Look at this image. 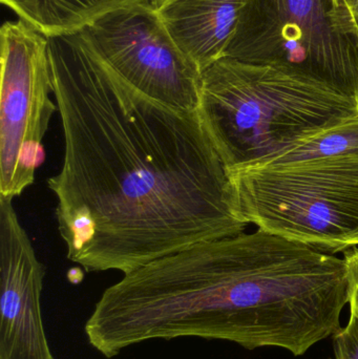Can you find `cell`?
<instances>
[{"instance_id": "cell-5", "label": "cell", "mask_w": 358, "mask_h": 359, "mask_svg": "<svg viewBox=\"0 0 358 359\" xmlns=\"http://www.w3.org/2000/svg\"><path fill=\"white\" fill-rule=\"evenodd\" d=\"M48 37L21 19L0 29V196L16 198L35 181L53 102Z\"/></svg>"}, {"instance_id": "cell-13", "label": "cell", "mask_w": 358, "mask_h": 359, "mask_svg": "<svg viewBox=\"0 0 358 359\" xmlns=\"http://www.w3.org/2000/svg\"><path fill=\"white\" fill-rule=\"evenodd\" d=\"M351 0H328L330 18H333L338 12L343 10Z\"/></svg>"}, {"instance_id": "cell-6", "label": "cell", "mask_w": 358, "mask_h": 359, "mask_svg": "<svg viewBox=\"0 0 358 359\" xmlns=\"http://www.w3.org/2000/svg\"><path fill=\"white\" fill-rule=\"evenodd\" d=\"M116 75L172 109H199L202 73L168 33L153 1L122 6L79 31Z\"/></svg>"}, {"instance_id": "cell-1", "label": "cell", "mask_w": 358, "mask_h": 359, "mask_svg": "<svg viewBox=\"0 0 358 359\" xmlns=\"http://www.w3.org/2000/svg\"><path fill=\"white\" fill-rule=\"evenodd\" d=\"M48 41L63 159L48 186L69 261L86 272L128 274L247 231L198 111L137 92L80 32Z\"/></svg>"}, {"instance_id": "cell-3", "label": "cell", "mask_w": 358, "mask_h": 359, "mask_svg": "<svg viewBox=\"0 0 358 359\" xmlns=\"http://www.w3.org/2000/svg\"><path fill=\"white\" fill-rule=\"evenodd\" d=\"M250 226L331 255L358 247V155L228 172Z\"/></svg>"}, {"instance_id": "cell-8", "label": "cell", "mask_w": 358, "mask_h": 359, "mask_svg": "<svg viewBox=\"0 0 358 359\" xmlns=\"http://www.w3.org/2000/svg\"><path fill=\"white\" fill-rule=\"evenodd\" d=\"M248 0H153L164 27L203 73L224 58Z\"/></svg>"}, {"instance_id": "cell-10", "label": "cell", "mask_w": 358, "mask_h": 359, "mask_svg": "<svg viewBox=\"0 0 358 359\" xmlns=\"http://www.w3.org/2000/svg\"><path fill=\"white\" fill-rule=\"evenodd\" d=\"M350 155H358V114L294 145L265 164L289 163Z\"/></svg>"}, {"instance_id": "cell-12", "label": "cell", "mask_w": 358, "mask_h": 359, "mask_svg": "<svg viewBox=\"0 0 358 359\" xmlns=\"http://www.w3.org/2000/svg\"><path fill=\"white\" fill-rule=\"evenodd\" d=\"M347 264L350 312L358 318V247L343 253Z\"/></svg>"}, {"instance_id": "cell-11", "label": "cell", "mask_w": 358, "mask_h": 359, "mask_svg": "<svg viewBox=\"0 0 358 359\" xmlns=\"http://www.w3.org/2000/svg\"><path fill=\"white\" fill-rule=\"evenodd\" d=\"M333 337V359H358V318L357 316L351 314L347 326L340 329Z\"/></svg>"}, {"instance_id": "cell-7", "label": "cell", "mask_w": 358, "mask_h": 359, "mask_svg": "<svg viewBox=\"0 0 358 359\" xmlns=\"http://www.w3.org/2000/svg\"><path fill=\"white\" fill-rule=\"evenodd\" d=\"M13 200L0 196V359H56L42 320L46 269Z\"/></svg>"}, {"instance_id": "cell-4", "label": "cell", "mask_w": 358, "mask_h": 359, "mask_svg": "<svg viewBox=\"0 0 358 359\" xmlns=\"http://www.w3.org/2000/svg\"><path fill=\"white\" fill-rule=\"evenodd\" d=\"M224 58L269 65L358 102V43L336 31L328 0H248Z\"/></svg>"}, {"instance_id": "cell-2", "label": "cell", "mask_w": 358, "mask_h": 359, "mask_svg": "<svg viewBox=\"0 0 358 359\" xmlns=\"http://www.w3.org/2000/svg\"><path fill=\"white\" fill-rule=\"evenodd\" d=\"M198 113L230 172L267 163L353 117L358 102L269 65L223 58L202 73Z\"/></svg>"}, {"instance_id": "cell-9", "label": "cell", "mask_w": 358, "mask_h": 359, "mask_svg": "<svg viewBox=\"0 0 358 359\" xmlns=\"http://www.w3.org/2000/svg\"><path fill=\"white\" fill-rule=\"evenodd\" d=\"M48 37L81 31L106 13L153 0H0Z\"/></svg>"}]
</instances>
